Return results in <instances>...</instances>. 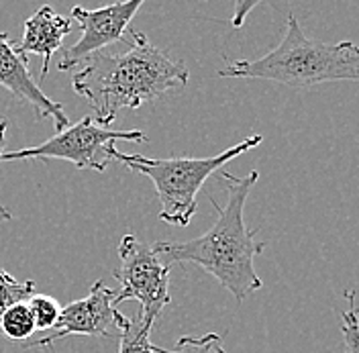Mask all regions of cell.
<instances>
[{
	"label": "cell",
	"instance_id": "cell-1",
	"mask_svg": "<svg viewBox=\"0 0 359 353\" xmlns=\"http://www.w3.org/2000/svg\"><path fill=\"white\" fill-rule=\"evenodd\" d=\"M131 33L135 44L127 51L90 55L72 80L74 92L86 98L100 127H109L123 109L137 111L190 78L184 62L165 55L139 29Z\"/></svg>",
	"mask_w": 359,
	"mask_h": 353
},
{
	"label": "cell",
	"instance_id": "cell-2",
	"mask_svg": "<svg viewBox=\"0 0 359 353\" xmlns=\"http://www.w3.org/2000/svg\"><path fill=\"white\" fill-rule=\"evenodd\" d=\"M226 188V202L223 206L212 202L217 208L215 225L196 239L190 241H157L154 251L170 265L172 262H190L208 272L224 286L237 302L264 286L255 272V258L266 249V243L257 241V231L249 229L243 219L245 202L259 174L253 170L243 178L221 174Z\"/></svg>",
	"mask_w": 359,
	"mask_h": 353
},
{
	"label": "cell",
	"instance_id": "cell-3",
	"mask_svg": "<svg viewBox=\"0 0 359 353\" xmlns=\"http://www.w3.org/2000/svg\"><path fill=\"white\" fill-rule=\"evenodd\" d=\"M221 78L269 80L292 88H311L325 82H359V45L325 44L309 39L290 15L282 44L259 60H243L219 69Z\"/></svg>",
	"mask_w": 359,
	"mask_h": 353
},
{
	"label": "cell",
	"instance_id": "cell-4",
	"mask_svg": "<svg viewBox=\"0 0 359 353\" xmlns=\"http://www.w3.org/2000/svg\"><path fill=\"white\" fill-rule=\"evenodd\" d=\"M262 141H264L262 135H253L210 157H168V159L123 154L116 147H112L111 159L121 161L125 168L133 170L137 174H143L154 182L157 199L161 202V211H159L161 221L186 227L196 213V199L206 178L212 176L231 159L255 149Z\"/></svg>",
	"mask_w": 359,
	"mask_h": 353
},
{
	"label": "cell",
	"instance_id": "cell-5",
	"mask_svg": "<svg viewBox=\"0 0 359 353\" xmlns=\"http://www.w3.org/2000/svg\"><path fill=\"white\" fill-rule=\"evenodd\" d=\"M121 267L114 269V280L121 284V290L114 294L112 307L127 300H137L141 312L137 314L141 325L151 329L161 317V310L172 302L170 296V269L151 245L141 241L137 235H125L118 243Z\"/></svg>",
	"mask_w": 359,
	"mask_h": 353
},
{
	"label": "cell",
	"instance_id": "cell-6",
	"mask_svg": "<svg viewBox=\"0 0 359 353\" xmlns=\"http://www.w3.org/2000/svg\"><path fill=\"white\" fill-rule=\"evenodd\" d=\"M116 141L143 143L147 141L145 133L111 131V127H100L94 116L88 114L80 123L69 125L64 131L55 133L41 145L25 147L17 152H4L0 161H19V159H66L78 170L104 172L111 161V149Z\"/></svg>",
	"mask_w": 359,
	"mask_h": 353
},
{
	"label": "cell",
	"instance_id": "cell-7",
	"mask_svg": "<svg viewBox=\"0 0 359 353\" xmlns=\"http://www.w3.org/2000/svg\"><path fill=\"white\" fill-rule=\"evenodd\" d=\"M114 290L107 286L102 280H96L86 298L74 300L62 307V314L57 321V331L41 339H33L22 343L25 349L35 347H51L66 339L69 335H90V337H118L125 329L129 317L121 314L112 307Z\"/></svg>",
	"mask_w": 359,
	"mask_h": 353
},
{
	"label": "cell",
	"instance_id": "cell-8",
	"mask_svg": "<svg viewBox=\"0 0 359 353\" xmlns=\"http://www.w3.org/2000/svg\"><path fill=\"white\" fill-rule=\"evenodd\" d=\"M143 0H127V2H114L109 6L100 8H82L74 6L72 8V19L80 22L82 37L72 45L62 49V72H72L78 64L88 60L90 55L100 53L104 47L116 44L125 37V31L133 21L135 13L141 8Z\"/></svg>",
	"mask_w": 359,
	"mask_h": 353
},
{
	"label": "cell",
	"instance_id": "cell-9",
	"mask_svg": "<svg viewBox=\"0 0 359 353\" xmlns=\"http://www.w3.org/2000/svg\"><path fill=\"white\" fill-rule=\"evenodd\" d=\"M0 86L8 90L17 100L29 105L39 121L53 119L57 133L69 127L64 105L51 100L39 88V84L33 80L29 72V58L19 53L17 41H13L4 31H0Z\"/></svg>",
	"mask_w": 359,
	"mask_h": 353
},
{
	"label": "cell",
	"instance_id": "cell-10",
	"mask_svg": "<svg viewBox=\"0 0 359 353\" xmlns=\"http://www.w3.org/2000/svg\"><path fill=\"white\" fill-rule=\"evenodd\" d=\"M69 33H72L69 17L55 13L51 6H41L25 21V33L21 41L17 44V49L25 58L29 53L43 58V67H41V80H43L51 66V55L64 49L62 45Z\"/></svg>",
	"mask_w": 359,
	"mask_h": 353
},
{
	"label": "cell",
	"instance_id": "cell-11",
	"mask_svg": "<svg viewBox=\"0 0 359 353\" xmlns=\"http://www.w3.org/2000/svg\"><path fill=\"white\" fill-rule=\"evenodd\" d=\"M35 331V321L27 307V300L13 305L0 319V333L13 341H29Z\"/></svg>",
	"mask_w": 359,
	"mask_h": 353
},
{
	"label": "cell",
	"instance_id": "cell-12",
	"mask_svg": "<svg viewBox=\"0 0 359 353\" xmlns=\"http://www.w3.org/2000/svg\"><path fill=\"white\" fill-rule=\"evenodd\" d=\"M33 290H35V282L31 280L21 282L0 267V319L13 305L29 300L33 296Z\"/></svg>",
	"mask_w": 359,
	"mask_h": 353
},
{
	"label": "cell",
	"instance_id": "cell-13",
	"mask_svg": "<svg viewBox=\"0 0 359 353\" xmlns=\"http://www.w3.org/2000/svg\"><path fill=\"white\" fill-rule=\"evenodd\" d=\"M149 333L151 329L143 327L139 317L129 319L118 335V353H156L154 343L149 341Z\"/></svg>",
	"mask_w": 359,
	"mask_h": 353
},
{
	"label": "cell",
	"instance_id": "cell-14",
	"mask_svg": "<svg viewBox=\"0 0 359 353\" xmlns=\"http://www.w3.org/2000/svg\"><path fill=\"white\" fill-rule=\"evenodd\" d=\"M27 307L33 314L35 321V329H53L60 321L62 314V307L55 298L47 296V294H33L27 300Z\"/></svg>",
	"mask_w": 359,
	"mask_h": 353
},
{
	"label": "cell",
	"instance_id": "cell-15",
	"mask_svg": "<svg viewBox=\"0 0 359 353\" xmlns=\"http://www.w3.org/2000/svg\"><path fill=\"white\" fill-rule=\"evenodd\" d=\"M156 353H226L223 337L217 333H206L202 337H182L174 349H163L154 345Z\"/></svg>",
	"mask_w": 359,
	"mask_h": 353
},
{
	"label": "cell",
	"instance_id": "cell-16",
	"mask_svg": "<svg viewBox=\"0 0 359 353\" xmlns=\"http://www.w3.org/2000/svg\"><path fill=\"white\" fill-rule=\"evenodd\" d=\"M345 298H347V310H343L341 314V335L347 353H359V314L355 307V292L347 290Z\"/></svg>",
	"mask_w": 359,
	"mask_h": 353
},
{
	"label": "cell",
	"instance_id": "cell-17",
	"mask_svg": "<svg viewBox=\"0 0 359 353\" xmlns=\"http://www.w3.org/2000/svg\"><path fill=\"white\" fill-rule=\"evenodd\" d=\"M255 4H257V2H243V0H239V2L235 4L233 27H241V25H243V21H245L247 13H249V11H253V8H255Z\"/></svg>",
	"mask_w": 359,
	"mask_h": 353
},
{
	"label": "cell",
	"instance_id": "cell-18",
	"mask_svg": "<svg viewBox=\"0 0 359 353\" xmlns=\"http://www.w3.org/2000/svg\"><path fill=\"white\" fill-rule=\"evenodd\" d=\"M6 129H8V121L0 119V157L4 154V141H6Z\"/></svg>",
	"mask_w": 359,
	"mask_h": 353
},
{
	"label": "cell",
	"instance_id": "cell-19",
	"mask_svg": "<svg viewBox=\"0 0 359 353\" xmlns=\"http://www.w3.org/2000/svg\"><path fill=\"white\" fill-rule=\"evenodd\" d=\"M11 219H13L11 211H8V208H4V206H0V222H2V221H11Z\"/></svg>",
	"mask_w": 359,
	"mask_h": 353
}]
</instances>
